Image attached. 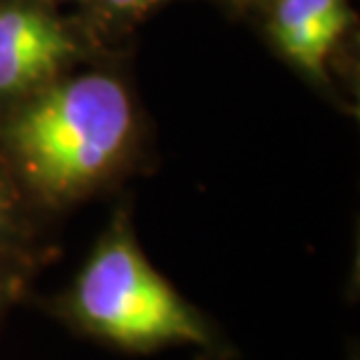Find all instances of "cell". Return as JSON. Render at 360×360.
<instances>
[{"label":"cell","instance_id":"1","mask_svg":"<svg viewBox=\"0 0 360 360\" xmlns=\"http://www.w3.org/2000/svg\"><path fill=\"white\" fill-rule=\"evenodd\" d=\"M134 129L131 101L117 80L77 77L28 103L7 129L26 185L49 204L84 197L115 171Z\"/></svg>","mask_w":360,"mask_h":360},{"label":"cell","instance_id":"2","mask_svg":"<svg viewBox=\"0 0 360 360\" xmlns=\"http://www.w3.org/2000/svg\"><path fill=\"white\" fill-rule=\"evenodd\" d=\"M63 304L77 328L122 349L211 344L206 321L148 262L127 225L105 234Z\"/></svg>","mask_w":360,"mask_h":360},{"label":"cell","instance_id":"3","mask_svg":"<svg viewBox=\"0 0 360 360\" xmlns=\"http://www.w3.org/2000/svg\"><path fill=\"white\" fill-rule=\"evenodd\" d=\"M73 40L45 12L33 7L0 10V94H19L52 80L73 54Z\"/></svg>","mask_w":360,"mask_h":360},{"label":"cell","instance_id":"4","mask_svg":"<svg viewBox=\"0 0 360 360\" xmlns=\"http://www.w3.org/2000/svg\"><path fill=\"white\" fill-rule=\"evenodd\" d=\"M347 0H278L271 19L281 52L309 73L323 75L326 59L349 28Z\"/></svg>","mask_w":360,"mask_h":360},{"label":"cell","instance_id":"5","mask_svg":"<svg viewBox=\"0 0 360 360\" xmlns=\"http://www.w3.org/2000/svg\"><path fill=\"white\" fill-rule=\"evenodd\" d=\"M17 192L3 174H0V250L7 248L17 236Z\"/></svg>","mask_w":360,"mask_h":360},{"label":"cell","instance_id":"6","mask_svg":"<svg viewBox=\"0 0 360 360\" xmlns=\"http://www.w3.org/2000/svg\"><path fill=\"white\" fill-rule=\"evenodd\" d=\"M105 5L115 7V10H124V12H146L150 7H155L157 3L164 0H103Z\"/></svg>","mask_w":360,"mask_h":360},{"label":"cell","instance_id":"7","mask_svg":"<svg viewBox=\"0 0 360 360\" xmlns=\"http://www.w3.org/2000/svg\"><path fill=\"white\" fill-rule=\"evenodd\" d=\"M14 295V276H10L5 269H0V314L7 307V302L12 300Z\"/></svg>","mask_w":360,"mask_h":360}]
</instances>
